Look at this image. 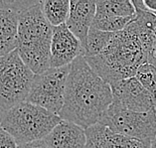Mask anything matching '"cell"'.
<instances>
[{
  "instance_id": "1",
  "label": "cell",
  "mask_w": 156,
  "mask_h": 148,
  "mask_svg": "<svg viewBox=\"0 0 156 148\" xmlns=\"http://www.w3.org/2000/svg\"><path fill=\"white\" fill-rule=\"evenodd\" d=\"M112 102L110 86L96 74L83 56L70 65L60 118L87 129L100 122Z\"/></svg>"
},
{
  "instance_id": "2",
  "label": "cell",
  "mask_w": 156,
  "mask_h": 148,
  "mask_svg": "<svg viewBox=\"0 0 156 148\" xmlns=\"http://www.w3.org/2000/svg\"><path fill=\"white\" fill-rule=\"evenodd\" d=\"M85 59L94 73L110 86L135 77L139 67L147 63V53L138 34L128 24L122 31L113 34L101 53Z\"/></svg>"
},
{
  "instance_id": "3",
  "label": "cell",
  "mask_w": 156,
  "mask_h": 148,
  "mask_svg": "<svg viewBox=\"0 0 156 148\" xmlns=\"http://www.w3.org/2000/svg\"><path fill=\"white\" fill-rule=\"evenodd\" d=\"M52 33L53 27L42 12L40 1H29L19 14L16 51L34 75L51 68Z\"/></svg>"
},
{
  "instance_id": "4",
  "label": "cell",
  "mask_w": 156,
  "mask_h": 148,
  "mask_svg": "<svg viewBox=\"0 0 156 148\" xmlns=\"http://www.w3.org/2000/svg\"><path fill=\"white\" fill-rule=\"evenodd\" d=\"M61 120L59 115L23 101L3 113L0 127L12 135L19 145L43 140Z\"/></svg>"
},
{
  "instance_id": "5",
  "label": "cell",
  "mask_w": 156,
  "mask_h": 148,
  "mask_svg": "<svg viewBox=\"0 0 156 148\" xmlns=\"http://www.w3.org/2000/svg\"><path fill=\"white\" fill-rule=\"evenodd\" d=\"M33 78L16 50L0 57V109L3 112L26 101Z\"/></svg>"
},
{
  "instance_id": "6",
  "label": "cell",
  "mask_w": 156,
  "mask_h": 148,
  "mask_svg": "<svg viewBox=\"0 0 156 148\" xmlns=\"http://www.w3.org/2000/svg\"><path fill=\"white\" fill-rule=\"evenodd\" d=\"M117 134L143 141H151L156 135V112H136L112 102L100 122Z\"/></svg>"
},
{
  "instance_id": "7",
  "label": "cell",
  "mask_w": 156,
  "mask_h": 148,
  "mask_svg": "<svg viewBox=\"0 0 156 148\" xmlns=\"http://www.w3.org/2000/svg\"><path fill=\"white\" fill-rule=\"evenodd\" d=\"M70 66L50 68L34 75L26 101L59 115L64 104V94Z\"/></svg>"
},
{
  "instance_id": "8",
  "label": "cell",
  "mask_w": 156,
  "mask_h": 148,
  "mask_svg": "<svg viewBox=\"0 0 156 148\" xmlns=\"http://www.w3.org/2000/svg\"><path fill=\"white\" fill-rule=\"evenodd\" d=\"M112 101L128 111L148 112L155 109L156 98L143 88L135 77L110 85Z\"/></svg>"
},
{
  "instance_id": "9",
  "label": "cell",
  "mask_w": 156,
  "mask_h": 148,
  "mask_svg": "<svg viewBox=\"0 0 156 148\" xmlns=\"http://www.w3.org/2000/svg\"><path fill=\"white\" fill-rule=\"evenodd\" d=\"M81 56L83 57L82 43L66 24L53 27L50 46L51 68L68 67Z\"/></svg>"
},
{
  "instance_id": "10",
  "label": "cell",
  "mask_w": 156,
  "mask_h": 148,
  "mask_svg": "<svg viewBox=\"0 0 156 148\" xmlns=\"http://www.w3.org/2000/svg\"><path fill=\"white\" fill-rule=\"evenodd\" d=\"M28 2L0 0V57L16 50L19 14Z\"/></svg>"
},
{
  "instance_id": "11",
  "label": "cell",
  "mask_w": 156,
  "mask_h": 148,
  "mask_svg": "<svg viewBox=\"0 0 156 148\" xmlns=\"http://www.w3.org/2000/svg\"><path fill=\"white\" fill-rule=\"evenodd\" d=\"M85 148H150V141H143L117 134L101 123L87 128Z\"/></svg>"
},
{
  "instance_id": "12",
  "label": "cell",
  "mask_w": 156,
  "mask_h": 148,
  "mask_svg": "<svg viewBox=\"0 0 156 148\" xmlns=\"http://www.w3.org/2000/svg\"><path fill=\"white\" fill-rule=\"evenodd\" d=\"M96 16V1L93 0H72L70 13L66 26L78 38L85 49L87 36Z\"/></svg>"
},
{
  "instance_id": "13",
  "label": "cell",
  "mask_w": 156,
  "mask_h": 148,
  "mask_svg": "<svg viewBox=\"0 0 156 148\" xmlns=\"http://www.w3.org/2000/svg\"><path fill=\"white\" fill-rule=\"evenodd\" d=\"M43 141L49 148H85L86 130L75 123L61 120Z\"/></svg>"
},
{
  "instance_id": "14",
  "label": "cell",
  "mask_w": 156,
  "mask_h": 148,
  "mask_svg": "<svg viewBox=\"0 0 156 148\" xmlns=\"http://www.w3.org/2000/svg\"><path fill=\"white\" fill-rule=\"evenodd\" d=\"M135 9L129 0H98L96 16L101 17H132Z\"/></svg>"
},
{
  "instance_id": "15",
  "label": "cell",
  "mask_w": 156,
  "mask_h": 148,
  "mask_svg": "<svg viewBox=\"0 0 156 148\" xmlns=\"http://www.w3.org/2000/svg\"><path fill=\"white\" fill-rule=\"evenodd\" d=\"M45 18L52 27L66 24L70 13V1L68 0H45L40 1Z\"/></svg>"
},
{
  "instance_id": "16",
  "label": "cell",
  "mask_w": 156,
  "mask_h": 148,
  "mask_svg": "<svg viewBox=\"0 0 156 148\" xmlns=\"http://www.w3.org/2000/svg\"><path fill=\"white\" fill-rule=\"evenodd\" d=\"M115 33L104 32L90 27L87 36L86 46L83 49V57H94L105 50Z\"/></svg>"
},
{
  "instance_id": "17",
  "label": "cell",
  "mask_w": 156,
  "mask_h": 148,
  "mask_svg": "<svg viewBox=\"0 0 156 148\" xmlns=\"http://www.w3.org/2000/svg\"><path fill=\"white\" fill-rule=\"evenodd\" d=\"M133 17H101L94 16L92 27L108 33L120 32L130 23Z\"/></svg>"
},
{
  "instance_id": "18",
  "label": "cell",
  "mask_w": 156,
  "mask_h": 148,
  "mask_svg": "<svg viewBox=\"0 0 156 148\" xmlns=\"http://www.w3.org/2000/svg\"><path fill=\"white\" fill-rule=\"evenodd\" d=\"M135 79L156 98V68L154 66L148 63L143 64L136 72Z\"/></svg>"
},
{
  "instance_id": "19",
  "label": "cell",
  "mask_w": 156,
  "mask_h": 148,
  "mask_svg": "<svg viewBox=\"0 0 156 148\" xmlns=\"http://www.w3.org/2000/svg\"><path fill=\"white\" fill-rule=\"evenodd\" d=\"M18 144L6 130L0 127V148H17Z\"/></svg>"
},
{
  "instance_id": "20",
  "label": "cell",
  "mask_w": 156,
  "mask_h": 148,
  "mask_svg": "<svg viewBox=\"0 0 156 148\" xmlns=\"http://www.w3.org/2000/svg\"><path fill=\"white\" fill-rule=\"evenodd\" d=\"M147 63L156 68V31H155V40L147 55Z\"/></svg>"
},
{
  "instance_id": "21",
  "label": "cell",
  "mask_w": 156,
  "mask_h": 148,
  "mask_svg": "<svg viewBox=\"0 0 156 148\" xmlns=\"http://www.w3.org/2000/svg\"><path fill=\"white\" fill-rule=\"evenodd\" d=\"M17 148H49V147L46 145V143L43 140H37V141H33V142L19 144Z\"/></svg>"
},
{
  "instance_id": "22",
  "label": "cell",
  "mask_w": 156,
  "mask_h": 148,
  "mask_svg": "<svg viewBox=\"0 0 156 148\" xmlns=\"http://www.w3.org/2000/svg\"><path fill=\"white\" fill-rule=\"evenodd\" d=\"M150 148H156V135L154 136V138L150 141Z\"/></svg>"
},
{
  "instance_id": "23",
  "label": "cell",
  "mask_w": 156,
  "mask_h": 148,
  "mask_svg": "<svg viewBox=\"0 0 156 148\" xmlns=\"http://www.w3.org/2000/svg\"><path fill=\"white\" fill-rule=\"evenodd\" d=\"M3 113H4V112H3V111H1V109H0V123H1V120H2V116H3Z\"/></svg>"
},
{
  "instance_id": "24",
  "label": "cell",
  "mask_w": 156,
  "mask_h": 148,
  "mask_svg": "<svg viewBox=\"0 0 156 148\" xmlns=\"http://www.w3.org/2000/svg\"><path fill=\"white\" fill-rule=\"evenodd\" d=\"M155 112H156V104H155Z\"/></svg>"
}]
</instances>
